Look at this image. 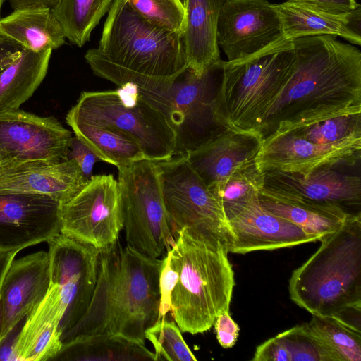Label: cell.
<instances>
[{
  "instance_id": "cell-24",
  "label": "cell",
  "mask_w": 361,
  "mask_h": 361,
  "mask_svg": "<svg viewBox=\"0 0 361 361\" xmlns=\"http://www.w3.org/2000/svg\"><path fill=\"white\" fill-rule=\"evenodd\" d=\"M225 0H187L186 26L182 40L188 67L198 76L221 60L217 23Z\"/></svg>"
},
{
  "instance_id": "cell-37",
  "label": "cell",
  "mask_w": 361,
  "mask_h": 361,
  "mask_svg": "<svg viewBox=\"0 0 361 361\" xmlns=\"http://www.w3.org/2000/svg\"><path fill=\"white\" fill-rule=\"evenodd\" d=\"M68 159H73L77 162L87 180H89L92 176V171L95 163L100 160L98 157L76 136L72 138L68 152Z\"/></svg>"
},
{
  "instance_id": "cell-23",
  "label": "cell",
  "mask_w": 361,
  "mask_h": 361,
  "mask_svg": "<svg viewBox=\"0 0 361 361\" xmlns=\"http://www.w3.org/2000/svg\"><path fill=\"white\" fill-rule=\"evenodd\" d=\"M286 39L334 35L361 44V7L343 15L326 13L306 5L287 1L274 4Z\"/></svg>"
},
{
  "instance_id": "cell-41",
  "label": "cell",
  "mask_w": 361,
  "mask_h": 361,
  "mask_svg": "<svg viewBox=\"0 0 361 361\" xmlns=\"http://www.w3.org/2000/svg\"><path fill=\"white\" fill-rule=\"evenodd\" d=\"M25 318L20 320L0 338V361H17L16 346Z\"/></svg>"
},
{
  "instance_id": "cell-5",
  "label": "cell",
  "mask_w": 361,
  "mask_h": 361,
  "mask_svg": "<svg viewBox=\"0 0 361 361\" xmlns=\"http://www.w3.org/2000/svg\"><path fill=\"white\" fill-rule=\"evenodd\" d=\"M317 250L290 276L293 302L312 315L361 309V214L323 237Z\"/></svg>"
},
{
  "instance_id": "cell-33",
  "label": "cell",
  "mask_w": 361,
  "mask_h": 361,
  "mask_svg": "<svg viewBox=\"0 0 361 361\" xmlns=\"http://www.w3.org/2000/svg\"><path fill=\"white\" fill-rule=\"evenodd\" d=\"M145 339L154 348V360L196 361L197 358L184 341L181 331L174 322L165 317L145 330Z\"/></svg>"
},
{
  "instance_id": "cell-19",
  "label": "cell",
  "mask_w": 361,
  "mask_h": 361,
  "mask_svg": "<svg viewBox=\"0 0 361 361\" xmlns=\"http://www.w3.org/2000/svg\"><path fill=\"white\" fill-rule=\"evenodd\" d=\"M262 144V138L255 132L226 128L185 154L210 190L235 173L256 164Z\"/></svg>"
},
{
  "instance_id": "cell-14",
  "label": "cell",
  "mask_w": 361,
  "mask_h": 361,
  "mask_svg": "<svg viewBox=\"0 0 361 361\" xmlns=\"http://www.w3.org/2000/svg\"><path fill=\"white\" fill-rule=\"evenodd\" d=\"M216 37L228 61L245 59L285 38L279 15L267 0H225Z\"/></svg>"
},
{
  "instance_id": "cell-30",
  "label": "cell",
  "mask_w": 361,
  "mask_h": 361,
  "mask_svg": "<svg viewBox=\"0 0 361 361\" xmlns=\"http://www.w3.org/2000/svg\"><path fill=\"white\" fill-rule=\"evenodd\" d=\"M329 361H360L361 331L334 315H312L306 323Z\"/></svg>"
},
{
  "instance_id": "cell-27",
  "label": "cell",
  "mask_w": 361,
  "mask_h": 361,
  "mask_svg": "<svg viewBox=\"0 0 361 361\" xmlns=\"http://www.w3.org/2000/svg\"><path fill=\"white\" fill-rule=\"evenodd\" d=\"M51 360H154L142 343L114 334L79 336L62 343Z\"/></svg>"
},
{
  "instance_id": "cell-32",
  "label": "cell",
  "mask_w": 361,
  "mask_h": 361,
  "mask_svg": "<svg viewBox=\"0 0 361 361\" xmlns=\"http://www.w3.org/2000/svg\"><path fill=\"white\" fill-rule=\"evenodd\" d=\"M262 180L263 173L256 163L210 189L218 200L226 221L233 219L253 197L258 195Z\"/></svg>"
},
{
  "instance_id": "cell-1",
  "label": "cell",
  "mask_w": 361,
  "mask_h": 361,
  "mask_svg": "<svg viewBox=\"0 0 361 361\" xmlns=\"http://www.w3.org/2000/svg\"><path fill=\"white\" fill-rule=\"evenodd\" d=\"M295 63L259 120L262 142L295 127L361 113V53L334 35L292 39Z\"/></svg>"
},
{
  "instance_id": "cell-15",
  "label": "cell",
  "mask_w": 361,
  "mask_h": 361,
  "mask_svg": "<svg viewBox=\"0 0 361 361\" xmlns=\"http://www.w3.org/2000/svg\"><path fill=\"white\" fill-rule=\"evenodd\" d=\"M338 168L324 166L306 172L267 171L263 173L259 192L336 205L350 212L349 208H360L361 204V178L341 172Z\"/></svg>"
},
{
  "instance_id": "cell-17",
  "label": "cell",
  "mask_w": 361,
  "mask_h": 361,
  "mask_svg": "<svg viewBox=\"0 0 361 361\" xmlns=\"http://www.w3.org/2000/svg\"><path fill=\"white\" fill-rule=\"evenodd\" d=\"M361 142L338 145L309 142L290 130L263 142L256 163L260 172H306L320 166H353L360 161Z\"/></svg>"
},
{
  "instance_id": "cell-44",
  "label": "cell",
  "mask_w": 361,
  "mask_h": 361,
  "mask_svg": "<svg viewBox=\"0 0 361 361\" xmlns=\"http://www.w3.org/2000/svg\"><path fill=\"white\" fill-rule=\"evenodd\" d=\"M18 252V251L0 252V294L6 273Z\"/></svg>"
},
{
  "instance_id": "cell-7",
  "label": "cell",
  "mask_w": 361,
  "mask_h": 361,
  "mask_svg": "<svg viewBox=\"0 0 361 361\" xmlns=\"http://www.w3.org/2000/svg\"><path fill=\"white\" fill-rule=\"evenodd\" d=\"M66 119L99 126L123 135L153 161L176 154V136L164 114L133 85L117 90L83 92Z\"/></svg>"
},
{
  "instance_id": "cell-21",
  "label": "cell",
  "mask_w": 361,
  "mask_h": 361,
  "mask_svg": "<svg viewBox=\"0 0 361 361\" xmlns=\"http://www.w3.org/2000/svg\"><path fill=\"white\" fill-rule=\"evenodd\" d=\"M50 285L48 252L39 251L12 262L0 294L4 317L0 338L40 303Z\"/></svg>"
},
{
  "instance_id": "cell-42",
  "label": "cell",
  "mask_w": 361,
  "mask_h": 361,
  "mask_svg": "<svg viewBox=\"0 0 361 361\" xmlns=\"http://www.w3.org/2000/svg\"><path fill=\"white\" fill-rule=\"evenodd\" d=\"M23 48L0 35V75L21 55Z\"/></svg>"
},
{
  "instance_id": "cell-26",
  "label": "cell",
  "mask_w": 361,
  "mask_h": 361,
  "mask_svg": "<svg viewBox=\"0 0 361 361\" xmlns=\"http://www.w3.org/2000/svg\"><path fill=\"white\" fill-rule=\"evenodd\" d=\"M258 200L267 210L317 235L319 240L339 229L357 214L336 205L273 197L259 192Z\"/></svg>"
},
{
  "instance_id": "cell-22",
  "label": "cell",
  "mask_w": 361,
  "mask_h": 361,
  "mask_svg": "<svg viewBox=\"0 0 361 361\" xmlns=\"http://www.w3.org/2000/svg\"><path fill=\"white\" fill-rule=\"evenodd\" d=\"M65 312L60 290L51 283L44 299L26 316L16 343L17 361L52 359L62 346L60 325Z\"/></svg>"
},
{
  "instance_id": "cell-29",
  "label": "cell",
  "mask_w": 361,
  "mask_h": 361,
  "mask_svg": "<svg viewBox=\"0 0 361 361\" xmlns=\"http://www.w3.org/2000/svg\"><path fill=\"white\" fill-rule=\"evenodd\" d=\"M66 121L75 136L103 161L120 168L147 159L139 145L123 135L92 123L66 118Z\"/></svg>"
},
{
  "instance_id": "cell-40",
  "label": "cell",
  "mask_w": 361,
  "mask_h": 361,
  "mask_svg": "<svg viewBox=\"0 0 361 361\" xmlns=\"http://www.w3.org/2000/svg\"><path fill=\"white\" fill-rule=\"evenodd\" d=\"M335 15L346 14L359 6L356 0H287Z\"/></svg>"
},
{
  "instance_id": "cell-28",
  "label": "cell",
  "mask_w": 361,
  "mask_h": 361,
  "mask_svg": "<svg viewBox=\"0 0 361 361\" xmlns=\"http://www.w3.org/2000/svg\"><path fill=\"white\" fill-rule=\"evenodd\" d=\"M51 52L22 49L0 75V112L18 109L33 94L47 75Z\"/></svg>"
},
{
  "instance_id": "cell-3",
  "label": "cell",
  "mask_w": 361,
  "mask_h": 361,
  "mask_svg": "<svg viewBox=\"0 0 361 361\" xmlns=\"http://www.w3.org/2000/svg\"><path fill=\"white\" fill-rule=\"evenodd\" d=\"M107 13L98 47L85 54L94 75L155 91L188 68L181 35L147 20L127 0H113Z\"/></svg>"
},
{
  "instance_id": "cell-45",
  "label": "cell",
  "mask_w": 361,
  "mask_h": 361,
  "mask_svg": "<svg viewBox=\"0 0 361 361\" xmlns=\"http://www.w3.org/2000/svg\"><path fill=\"white\" fill-rule=\"evenodd\" d=\"M3 322H4L3 310H2L1 304L0 302V336H1V334L2 331Z\"/></svg>"
},
{
  "instance_id": "cell-36",
  "label": "cell",
  "mask_w": 361,
  "mask_h": 361,
  "mask_svg": "<svg viewBox=\"0 0 361 361\" xmlns=\"http://www.w3.org/2000/svg\"><path fill=\"white\" fill-rule=\"evenodd\" d=\"M179 272L171 259L169 252L163 259L159 278V306L158 319L165 317L171 310V295L178 281Z\"/></svg>"
},
{
  "instance_id": "cell-47",
  "label": "cell",
  "mask_w": 361,
  "mask_h": 361,
  "mask_svg": "<svg viewBox=\"0 0 361 361\" xmlns=\"http://www.w3.org/2000/svg\"><path fill=\"white\" fill-rule=\"evenodd\" d=\"M180 1H181V2H182V4H183V6L185 7L186 4H187V0H180Z\"/></svg>"
},
{
  "instance_id": "cell-10",
  "label": "cell",
  "mask_w": 361,
  "mask_h": 361,
  "mask_svg": "<svg viewBox=\"0 0 361 361\" xmlns=\"http://www.w3.org/2000/svg\"><path fill=\"white\" fill-rule=\"evenodd\" d=\"M155 162L164 204L176 234L188 228L199 237L227 247V221L221 207L186 155Z\"/></svg>"
},
{
  "instance_id": "cell-2",
  "label": "cell",
  "mask_w": 361,
  "mask_h": 361,
  "mask_svg": "<svg viewBox=\"0 0 361 361\" xmlns=\"http://www.w3.org/2000/svg\"><path fill=\"white\" fill-rule=\"evenodd\" d=\"M99 250L95 288L85 314L61 336L62 343L114 334L145 343V332L158 319L159 278L163 259L144 255L118 238Z\"/></svg>"
},
{
  "instance_id": "cell-43",
  "label": "cell",
  "mask_w": 361,
  "mask_h": 361,
  "mask_svg": "<svg viewBox=\"0 0 361 361\" xmlns=\"http://www.w3.org/2000/svg\"><path fill=\"white\" fill-rule=\"evenodd\" d=\"M60 0H8L14 10L54 8Z\"/></svg>"
},
{
  "instance_id": "cell-20",
  "label": "cell",
  "mask_w": 361,
  "mask_h": 361,
  "mask_svg": "<svg viewBox=\"0 0 361 361\" xmlns=\"http://www.w3.org/2000/svg\"><path fill=\"white\" fill-rule=\"evenodd\" d=\"M87 181L73 159L54 163L4 162L0 166V193L42 194L63 204Z\"/></svg>"
},
{
  "instance_id": "cell-6",
  "label": "cell",
  "mask_w": 361,
  "mask_h": 361,
  "mask_svg": "<svg viewBox=\"0 0 361 361\" xmlns=\"http://www.w3.org/2000/svg\"><path fill=\"white\" fill-rule=\"evenodd\" d=\"M294 63L292 39L286 38L241 60L224 61L214 103L216 122L227 129L255 132Z\"/></svg>"
},
{
  "instance_id": "cell-25",
  "label": "cell",
  "mask_w": 361,
  "mask_h": 361,
  "mask_svg": "<svg viewBox=\"0 0 361 361\" xmlns=\"http://www.w3.org/2000/svg\"><path fill=\"white\" fill-rule=\"evenodd\" d=\"M0 35L35 52L56 49L66 39L51 8L14 10L0 18Z\"/></svg>"
},
{
  "instance_id": "cell-4",
  "label": "cell",
  "mask_w": 361,
  "mask_h": 361,
  "mask_svg": "<svg viewBox=\"0 0 361 361\" xmlns=\"http://www.w3.org/2000/svg\"><path fill=\"white\" fill-rule=\"evenodd\" d=\"M167 252L179 272L171 295L172 317L182 332L209 330L216 317L229 310L235 286L226 246L183 228Z\"/></svg>"
},
{
  "instance_id": "cell-48",
  "label": "cell",
  "mask_w": 361,
  "mask_h": 361,
  "mask_svg": "<svg viewBox=\"0 0 361 361\" xmlns=\"http://www.w3.org/2000/svg\"><path fill=\"white\" fill-rule=\"evenodd\" d=\"M4 161H3V159L1 157V156L0 155V166L3 164Z\"/></svg>"
},
{
  "instance_id": "cell-34",
  "label": "cell",
  "mask_w": 361,
  "mask_h": 361,
  "mask_svg": "<svg viewBox=\"0 0 361 361\" xmlns=\"http://www.w3.org/2000/svg\"><path fill=\"white\" fill-rule=\"evenodd\" d=\"M129 5L151 23L183 35L186 9L180 0H127Z\"/></svg>"
},
{
  "instance_id": "cell-13",
  "label": "cell",
  "mask_w": 361,
  "mask_h": 361,
  "mask_svg": "<svg viewBox=\"0 0 361 361\" xmlns=\"http://www.w3.org/2000/svg\"><path fill=\"white\" fill-rule=\"evenodd\" d=\"M72 138L71 132L54 117L20 109L0 112V155L4 162L66 161Z\"/></svg>"
},
{
  "instance_id": "cell-11",
  "label": "cell",
  "mask_w": 361,
  "mask_h": 361,
  "mask_svg": "<svg viewBox=\"0 0 361 361\" xmlns=\"http://www.w3.org/2000/svg\"><path fill=\"white\" fill-rule=\"evenodd\" d=\"M61 233L100 249L118 238L123 228L118 180L96 175L72 198L61 204Z\"/></svg>"
},
{
  "instance_id": "cell-38",
  "label": "cell",
  "mask_w": 361,
  "mask_h": 361,
  "mask_svg": "<svg viewBox=\"0 0 361 361\" xmlns=\"http://www.w3.org/2000/svg\"><path fill=\"white\" fill-rule=\"evenodd\" d=\"M214 326L220 345L224 348H232L237 342L239 326L231 317L229 310L220 313L216 317Z\"/></svg>"
},
{
  "instance_id": "cell-35",
  "label": "cell",
  "mask_w": 361,
  "mask_h": 361,
  "mask_svg": "<svg viewBox=\"0 0 361 361\" xmlns=\"http://www.w3.org/2000/svg\"><path fill=\"white\" fill-rule=\"evenodd\" d=\"M277 336L288 350L290 361H329L326 353L306 324L292 327Z\"/></svg>"
},
{
  "instance_id": "cell-18",
  "label": "cell",
  "mask_w": 361,
  "mask_h": 361,
  "mask_svg": "<svg viewBox=\"0 0 361 361\" xmlns=\"http://www.w3.org/2000/svg\"><path fill=\"white\" fill-rule=\"evenodd\" d=\"M228 252L274 250L319 240L295 224L267 210L253 197L227 221Z\"/></svg>"
},
{
  "instance_id": "cell-39",
  "label": "cell",
  "mask_w": 361,
  "mask_h": 361,
  "mask_svg": "<svg viewBox=\"0 0 361 361\" xmlns=\"http://www.w3.org/2000/svg\"><path fill=\"white\" fill-rule=\"evenodd\" d=\"M251 360L253 361H290L288 350L277 335L258 345Z\"/></svg>"
},
{
  "instance_id": "cell-12",
  "label": "cell",
  "mask_w": 361,
  "mask_h": 361,
  "mask_svg": "<svg viewBox=\"0 0 361 361\" xmlns=\"http://www.w3.org/2000/svg\"><path fill=\"white\" fill-rule=\"evenodd\" d=\"M47 243L51 283L58 286L66 308L60 325L62 336L90 305L97 279L99 250L61 233Z\"/></svg>"
},
{
  "instance_id": "cell-46",
  "label": "cell",
  "mask_w": 361,
  "mask_h": 361,
  "mask_svg": "<svg viewBox=\"0 0 361 361\" xmlns=\"http://www.w3.org/2000/svg\"><path fill=\"white\" fill-rule=\"evenodd\" d=\"M4 0H0V18H1V11L2 8V5L4 4Z\"/></svg>"
},
{
  "instance_id": "cell-31",
  "label": "cell",
  "mask_w": 361,
  "mask_h": 361,
  "mask_svg": "<svg viewBox=\"0 0 361 361\" xmlns=\"http://www.w3.org/2000/svg\"><path fill=\"white\" fill-rule=\"evenodd\" d=\"M113 0H60L51 9L66 38L82 47L108 12Z\"/></svg>"
},
{
  "instance_id": "cell-8",
  "label": "cell",
  "mask_w": 361,
  "mask_h": 361,
  "mask_svg": "<svg viewBox=\"0 0 361 361\" xmlns=\"http://www.w3.org/2000/svg\"><path fill=\"white\" fill-rule=\"evenodd\" d=\"M224 61L221 59L216 62L201 76L188 67L163 90L137 88L173 129L176 136L175 156L198 147L226 129L216 122L214 116Z\"/></svg>"
},
{
  "instance_id": "cell-9",
  "label": "cell",
  "mask_w": 361,
  "mask_h": 361,
  "mask_svg": "<svg viewBox=\"0 0 361 361\" xmlns=\"http://www.w3.org/2000/svg\"><path fill=\"white\" fill-rule=\"evenodd\" d=\"M118 170L127 245L159 258L173 247L177 234L164 204L156 162L143 159Z\"/></svg>"
},
{
  "instance_id": "cell-16",
  "label": "cell",
  "mask_w": 361,
  "mask_h": 361,
  "mask_svg": "<svg viewBox=\"0 0 361 361\" xmlns=\"http://www.w3.org/2000/svg\"><path fill=\"white\" fill-rule=\"evenodd\" d=\"M61 204L46 195L1 192L0 252H19L59 235Z\"/></svg>"
}]
</instances>
